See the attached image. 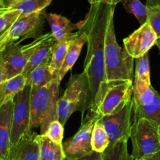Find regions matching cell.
<instances>
[{"mask_svg": "<svg viewBox=\"0 0 160 160\" xmlns=\"http://www.w3.org/2000/svg\"><path fill=\"white\" fill-rule=\"evenodd\" d=\"M115 6L103 0L91 4L83 21L78 23V30L87 36V53L83 72L90 84V109L95 113L108 89L105 74L104 42L108 24L111 16L114 14Z\"/></svg>", "mask_w": 160, "mask_h": 160, "instance_id": "obj_1", "label": "cell"}, {"mask_svg": "<svg viewBox=\"0 0 160 160\" xmlns=\"http://www.w3.org/2000/svg\"><path fill=\"white\" fill-rule=\"evenodd\" d=\"M104 53L106 79L108 88L128 80L133 81L134 59L117 42L114 27V14L111 16L108 24Z\"/></svg>", "mask_w": 160, "mask_h": 160, "instance_id": "obj_2", "label": "cell"}, {"mask_svg": "<svg viewBox=\"0 0 160 160\" xmlns=\"http://www.w3.org/2000/svg\"><path fill=\"white\" fill-rule=\"evenodd\" d=\"M61 80L56 78L41 87H32L30 97V129L39 127L45 134L49 126L58 120V101Z\"/></svg>", "mask_w": 160, "mask_h": 160, "instance_id": "obj_3", "label": "cell"}, {"mask_svg": "<svg viewBox=\"0 0 160 160\" xmlns=\"http://www.w3.org/2000/svg\"><path fill=\"white\" fill-rule=\"evenodd\" d=\"M91 106L90 84L85 72L71 76L66 90L58 101V120L65 125L71 115L77 111L83 113Z\"/></svg>", "mask_w": 160, "mask_h": 160, "instance_id": "obj_4", "label": "cell"}, {"mask_svg": "<svg viewBox=\"0 0 160 160\" xmlns=\"http://www.w3.org/2000/svg\"><path fill=\"white\" fill-rule=\"evenodd\" d=\"M158 126L146 118L133 122L130 139L133 144L131 157L133 160L143 159L160 152Z\"/></svg>", "mask_w": 160, "mask_h": 160, "instance_id": "obj_5", "label": "cell"}, {"mask_svg": "<svg viewBox=\"0 0 160 160\" xmlns=\"http://www.w3.org/2000/svg\"><path fill=\"white\" fill-rule=\"evenodd\" d=\"M132 122L146 118L160 125V93L151 85L138 80L133 83Z\"/></svg>", "mask_w": 160, "mask_h": 160, "instance_id": "obj_6", "label": "cell"}, {"mask_svg": "<svg viewBox=\"0 0 160 160\" xmlns=\"http://www.w3.org/2000/svg\"><path fill=\"white\" fill-rule=\"evenodd\" d=\"M45 10L28 15H21L0 38V52L10 44L14 43L19 38L25 39L37 38L42 35L45 23Z\"/></svg>", "mask_w": 160, "mask_h": 160, "instance_id": "obj_7", "label": "cell"}, {"mask_svg": "<svg viewBox=\"0 0 160 160\" xmlns=\"http://www.w3.org/2000/svg\"><path fill=\"white\" fill-rule=\"evenodd\" d=\"M42 40V35L28 45L21 46L14 42L2 50L3 81L21 75L37 47Z\"/></svg>", "mask_w": 160, "mask_h": 160, "instance_id": "obj_8", "label": "cell"}, {"mask_svg": "<svg viewBox=\"0 0 160 160\" xmlns=\"http://www.w3.org/2000/svg\"><path fill=\"white\" fill-rule=\"evenodd\" d=\"M99 115L90 111L87 118L76 133L62 143L65 158L73 160L83 157L93 152L91 147V134Z\"/></svg>", "mask_w": 160, "mask_h": 160, "instance_id": "obj_9", "label": "cell"}, {"mask_svg": "<svg viewBox=\"0 0 160 160\" xmlns=\"http://www.w3.org/2000/svg\"><path fill=\"white\" fill-rule=\"evenodd\" d=\"M133 116L132 100L118 112L102 116L98 119L105 129L109 138V145H114L122 140L130 138Z\"/></svg>", "mask_w": 160, "mask_h": 160, "instance_id": "obj_10", "label": "cell"}, {"mask_svg": "<svg viewBox=\"0 0 160 160\" xmlns=\"http://www.w3.org/2000/svg\"><path fill=\"white\" fill-rule=\"evenodd\" d=\"M32 87L26 85L13 98L11 147L16 145L30 129V97Z\"/></svg>", "mask_w": 160, "mask_h": 160, "instance_id": "obj_11", "label": "cell"}, {"mask_svg": "<svg viewBox=\"0 0 160 160\" xmlns=\"http://www.w3.org/2000/svg\"><path fill=\"white\" fill-rule=\"evenodd\" d=\"M133 83V81L128 80L108 89L97 112L100 118L118 112L131 101Z\"/></svg>", "mask_w": 160, "mask_h": 160, "instance_id": "obj_12", "label": "cell"}, {"mask_svg": "<svg viewBox=\"0 0 160 160\" xmlns=\"http://www.w3.org/2000/svg\"><path fill=\"white\" fill-rule=\"evenodd\" d=\"M156 33L148 22L146 21L139 28L123 39L125 50L133 58H141L156 44Z\"/></svg>", "mask_w": 160, "mask_h": 160, "instance_id": "obj_13", "label": "cell"}, {"mask_svg": "<svg viewBox=\"0 0 160 160\" xmlns=\"http://www.w3.org/2000/svg\"><path fill=\"white\" fill-rule=\"evenodd\" d=\"M13 100L0 108V160H9L11 150Z\"/></svg>", "mask_w": 160, "mask_h": 160, "instance_id": "obj_14", "label": "cell"}, {"mask_svg": "<svg viewBox=\"0 0 160 160\" xmlns=\"http://www.w3.org/2000/svg\"><path fill=\"white\" fill-rule=\"evenodd\" d=\"M38 134L30 130L16 145L11 147L9 160H39Z\"/></svg>", "mask_w": 160, "mask_h": 160, "instance_id": "obj_15", "label": "cell"}, {"mask_svg": "<svg viewBox=\"0 0 160 160\" xmlns=\"http://www.w3.org/2000/svg\"><path fill=\"white\" fill-rule=\"evenodd\" d=\"M57 43L58 42L53 36L51 32L42 34V40L28 62L22 73L23 75L25 76L31 71L33 70L40 64L44 62L46 60L51 58L52 53H53V50Z\"/></svg>", "mask_w": 160, "mask_h": 160, "instance_id": "obj_16", "label": "cell"}, {"mask_svg": "<svg viewBox=\"0 0 160 160\" xmlns=\"http://www.w3.org/2000/svg\"><path fill=\"white\" fill-rule=\"evenodd\" d=\"M46 19L51 28V33L57 42H60L74 34L75 29H78V24H72L70 20L57 13H45Z\"/></svg>", "mask_w": 160, "mask_h": 160, "instance_id": "obj_17", "label": "cell"}, {"mask_svg": "<svg viewBox=\"0 0 160 160\" xmlns=\"http://www.w3.org/2000/svg\"><path fill=\"white\" fill-rule=\"evenodd\" d=\"M87 42V35L84 32L78 31L75 36L71 40L70 43H69L64 63H63L62 66L59 71V73H58L60 79L62 80L66 73L69 70H71L72 66L75 64L78 57H79L80 53L82 51L84 44Z\"/></svg>", "mask_w": 160, "mask_h": 160, "instance_id": "obj_18", "label": "cell"}, {"mask_svg": "<svg viewBox=\"0 0 160 160\" xmlns=\"http://www.w3.org/2000/svg\"><path fill=\"white\" fill-rule=\"evenodd\" d=\"M38 143L39 160L65 159L62 144L53 142L45 134H38Z\"/></svg>", "mask_w": 160, "mask_h": 160, "instance_id": "obj_19", "label": "cell"}, {"mask_svg": "<svg viewBox=\"0 0 160 160\" xmlns=\"http://www.w3.org/2000/svg\"><path fill=\"white\" fill-rule=\"evenodd\" d=\"M27 79L23 74L3 81L0 84V108L12 101L16 94L24 88Z\"/></svg>", "mask_w": 160, "mask_h": 160, "instance_id": "obj_20", "label": "cell"}, {"mask_svg": "<svg viewBox=\"0 0 160 160\" xmlns=\"http://www.w3.org/2000/svg\"><path fill=\"white\" fill-rule=\"evenodd\" d=\"M50 59L46 60L44 62L40 64L36 68L31 71L28 75H25L27 79V84L31 87H41L50 83L53 80L58 78V76L52 75L49 70V64ZM59 78V77H58Z\"/></svg>", "mask_w": 160, "mask_h": 160, "instance_id": "obj_21", "label": "cell"}, {"mask_svg": "<svg viewBox=\"0 0 160 160\" xmlns=\"http://www.w3.org/2000/svg\"><path fill=\"white\" fill-rule=\"evenodd\" d=\"M76 33L77 32H74V34L72 36L63 40L61 42H58V43L55 46L54 49L53 50V53H52L50 64H49V70H50V73L52 75H55V76H58L60 69H61V66H62L63 63H64L69 43H70L71 40L75 36Z\"/></svg>", "mask_w": 160, "mask_h": 160, "instance_id": "obj_22", "label": "cell"}, {"mask_svg": "<svg viewBox=\"0 0 160 160\" xmlns=\"http://www.w3.org/2000/svg\"><path fill=\"white\" fill-rule=\"evenodd\" d=\"M53 0H20L9 10H18L21 15H28L45 10Z\"/></svg>", "mask_w": 160, "mask_h": 160, "instance_id": "obj_23", "label": "cell"}, {"mask_svg": "<svg viewBox=\"0 0 160 160\" xmlns=\"http://www.w3.org/2000/svg\"><path fill=\"white\" fill-rule=\"evenodd\" d=\"M105 2L115 5L122 2L125 10L134 15L141 25L147 21V7L140 0H107Z\"/></svg>", "mask_w": 160, "mask_h": 160, "instance_id": "obj_24", "label": "cell"}, {"mask_svg": "<svg viewBox=\"0 0 160 160\" xmlns=\"http://www.w3.org/2000/svg\"><path fill=\"white\" fill-rule=\"evenodd\" d=\"M127 141L122 140L114 145H108L102 153L101 160H133L128 152Z\"/></svg>", "mask_w": 160, "mask_h": 160, "instance_id": "obj_25", "label": "cell"}, {"mask_svg": "<svg viewBox=\"0 0 160 160\" xmlns=\"http://www.w3.org/2000/svg\"><path fill=\"white\" fill-rule=\"evenodd\" d=\"M109 145V138L102 124L97 121L92 130L91 147L93 152L103 153Z\"/></svg>", "mask_w": 160, "mask_h": 160, "instance_id": "obj_26", "label": "cell"}, {"mask_svg": "<svg viewBox=\"0 0 160 160\" xmlns=\"http://www.w3.org/2000/svg\"><path fill=\"white\" fill-rule=\"evenodd\" d=\"M135 60L134 79L147 85H151L150 64L148 53Z\"/></svg>", "mask_w": 160, "mask_h": 160, "instance_id": "obj_27", "label": "cell"}, {"mask_svg": "<svg viewBox=\"0 0 160 160\" xmlns=\"http://www.w3.org/2000/svg\"><path fill=\"white\" fill-rule=\"evenodd\" d=\"M147 22L160 37V0H147Z\"/></svg>", "mask_w": 160, "mask_h": 160, "instance_id": "obj_28", "label": "cell"}, {"mask_svg": "<svg viewBox=\"0 0 160 160\" xmlns=\"http://www.w3.org/2000/svg\"><path fill=\"white\" fill-rule=\"evenodd\" d=\"M20 16L21 12L18 10H8L0 14V38L9 30Z\"/></svg>", "mask_w": 160, "mask_h": 160, "instance_id": "obj_29", "label": "cell"}, {"mask_svg": "<svg viewBox=\"0 0 160 160\" xmlns=\"http://www.w3.org/2000/svg\"><path fill=\"white\" fill-rule=\"evenodd\" d=\"M45 135H47L51 141L58 144H62L64 137V126L59 120H54L49 126Z\"/></svg>", "mask_w": 160, "mask_h": 160, "instance_id": "obj_30", "label": "cell"}, {"mask_svg": "<svg viewBox=\"0 0 160 160\" xmlns=\"http://www.w3.org/2000/svg\"><path fill=\"white\" fill-rule=\"evenodd\" d=\"M102 159V153H99V152H92L91 153L88 154V155H85L83 157H81L79 158L73 160H101ZM64 160H69L65 158Z\"/></svg>", "mask_w": 160, "mask_h": 160, "instance_id": "obj_31", "label": "cell"}, {"mask_svg": "<svg viewBox=\"0 0 160 160\" xmlns=\"http://www.w3.org/2000/svg\"><path fill=\"white\" fill-rule=\"evenodd\" d=\"M3 82V64H2V53L0 52V84Z\"/></svg>", "mask_w": 160, "mask_h": 160, "instance_id": "obj_32", "label": "cell"}, {"mask_svg": "<svg viewBox=\"0 0 160 160\" xmlns=\"http://www.w3.org/2000/svg\"><path fill=\"white\" fill-rule=\"evenodd\" d=\"M18 1H20V0H2L4 7H5V8L7 9H10V7H11L13 4L18 2Z\"/></svg>", "mask_w": 160, "mask_h": 160, "instance_id": "obj_33", "label": "cell"}, {"mask_svg": "<svg viewBox=\"0 0 160 160\" xmlns=\"http://www.w3.org/2000/svg\"><path fill=\"white\" fill-rule=\"evenodd\" d=\"M141 160H160V152H157V153L154 154V155H151V156L144 158Z\"/></svg>", "mask_w": 160, "mask_h": 160, "instance_id": "obj_34", "label": "cell"}, {"mask_svg": "<svg viewBox=\"0 0 160 160\" xmlns=\"http://www.w3.org/2000/svg\"><path fill=\"white\" fill-rule=\"evenodd\" d=\"M89 2L90 3V5L91 4H94V3H97V2H100V1H101V0H88Z\"/></svg>", "mask_w": 160, "mask_h": 160, "instance_id": "obj_35", "label": "cell"}, {"mask_svg": "<svg viewBox=\"0 0 160 160\" xmlns=\"http://www.w3.org/2000/svg\"><path fill=\"white\" fill-rule=\"evenodd\" d=\"M156 46L158 47V48L159 49V50H160V37H159V38H158V39H157Z\"/></svg>", "mask_w": 160, "mask_h": 160, "instance_id": "obj_36", "label": "cell"}, {"mask_svg": "<svg viewBox=\"0 0 160 160\" xmlns=\"http://www.w3.org/2000/svg\"><path fill=\"white\" fill-rule=\"evenodd\" d=\"M9 9L7 8H2V9H0V14H2V13H4V12H6L7 10H8Z\"/></svg>", "mask_w": 160, "mask_h": 160, "instance_id": "obj_37", "label": "cell"}, {"mask_svg": "<svg viewBox=\"0 0 160 160\" xmlns=\"http://www.w3.org/2000/svg\"><path fill=\"white\" fill-rule=\"evenodd\" d=\"M158 141L160 144V125L158 126Z\"/></svg>", "mask_w": 160, "mask_h": 160, "instance_id": "obj_38", "label": "cell"}, {"mask_svg": "<svg viewBox=\"0 0 160 160\" xmlns=\"http://www.w3.org/2000/svg\"><path fill=\"white\" fill-rule=\"evenodd\" d=\"M2 8H5V7H4V4H3V2H2V0H0V9H2Z\"/></svg>", "mask_w": 160, "mask_h": 160, "instance_id": "obj_39", "label": "cell"}, {"mask_svg": "<svg viewBox=\"0 0 160 160\" xmlns=\"http://www.w3.org/2000/svg\"><path fill=\"white\" fill-rule=\"evenodd\" d=\"M103 1H107V0H103Z\"/></svg>", "mask_w": 160, "mask_h": 160, "instance_id": "obj_40", "label": "cell"}]
</instances>
